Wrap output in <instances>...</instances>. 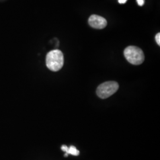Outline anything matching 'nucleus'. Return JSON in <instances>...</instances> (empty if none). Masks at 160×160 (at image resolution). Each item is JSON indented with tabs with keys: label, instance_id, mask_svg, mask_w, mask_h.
I'll list each match as a JSON object with an SVG mask.
<instances>
[{
	"label": "nucleus",
	"instance_id": "1",
	"mask_svg": "<svg viewBox=\"0 0 160 160\" xmlns=\"http://www.w3.org/2000/svg\"><path fill=\"white\" fill-rule=\"evenodd\" d=\"M64 63L63 53L59 50H53L49 52L46 58L47 67L51 71L56 72L59 71Z\"/></svg>",
	"mask_w": 160,
	"mask_h": 160
},
{
	"label": "nucleus",
	"instance_id": "2",
	"mask_svg": "<svg viewBox=\"0 0 160 160\" xmlns=\"http://www.w3.org/2000/svg\"><path fill=\"white\" fill-rule=\"evenodd\" d=\"M124 55L129 63L135 65L141 64L145 59L143 51L137 46L127 47L124 51Z\"/></svg>",
	"mask_w": 160,
	"mask_h": 160
},
{
	"label": "nucleus",
	"instance_id": "3",
	"mask_svg": "<svg viewBox=\"0 0 160 160\" xmlns=\"http://www.w3.org/2000/svg\"><path fill=\"white\" fill-rule=\"evenodd\" d=\"M119 84L116 81H107L100 84L97 89V96L101 98H107L118 91Z\"/></svg>",
	"mask_w": 160,
	"mask_h": 160
},
{
	"label": "nucleus",
	"instance_id": "4",
	"mask_svg": "<svg viewBox=\"0 0 160 160\" xmlns=\"http://www.w3.org/2000/svg\"><path fill=\"white\" fill-rule=\"evenodd\" d=\"M88 23L94 29H102L107 26V20L103 17L93 14L89 18Z\"/></svg>",
	"mask_w": 160,
	"mask_h": 160
},
{
	"label": "nucleus",
	"instance_id": "5",
	"mask_svg": "<svg viewBox=\"0 0 160 160\" xmlns=\"http://www.w3.org/2000/svg\"><path fill=\"white\" fill-rule=\"evenodd\" d=\"M68 154H71L74 156H77L80 154V151L75 147L74 146H71L68 148L67 151L66 152Z\"/></svg>",
	"mask_w": 160,
	"mask_h": 160
},
{
	"label": "nucleus",
	"instance_id": "6",
	"mask_svg": "<svg viewBox=\"0 0 160 160\" xmlns=\"http://www.w3.org/2000/svg\"><path fill=\"white\" fill-rule=\"evenodd\" d=\"M155 40L158 45H160V33H157L155 36Z\"/></svg>",
	"mask_w": 160,
	"mask_h": 160
},
{
	"label": "nucleus",
	"instance_id": "7",
	"mask_svg": "<svg viewBox=\"0 0 160 160\" xmlns=\"http://www.w3.org/2000/svg\"><path fill=\"white\" fill-rule=\"evenodd\" d=\"M138 4L139 6H142L144 4L145 0H137Z\"/></svg>",
	"mask_w": 160,
	"mask_h": 160
},
{
	"label": "nucleus",
	"instance_id": "8",
	"mask_svg": "<svg viewBox=\"0 0 160 160\" xmlns=\"http://www.w3.org/2000/svg\"><path fill=\"white\" fill-rule=\"evenodd\" d=\"M127 0H119V2L120 4H125L126 3Z\"/></svg>",
	"mask_w": 160,
	"mask_h": 160
},
{
	"label": "nucleus",
	"instance_id": "9",
	"mask_svg": "<svg viewBox=\"0 0 160 160\" xmlns=\"http://www.w3.org/2000/svg\"><path fill=\"white\" fill-rule=\"evenodd\" d=\"M64 156H65V157H68V154L67 153H65V154L64 155Z\"/></svg>",
	"mask_w": 160,
	"mask_h": 160
}]
</instances>
